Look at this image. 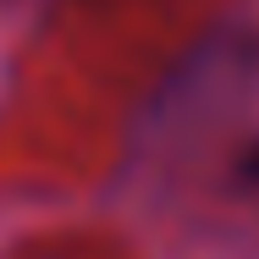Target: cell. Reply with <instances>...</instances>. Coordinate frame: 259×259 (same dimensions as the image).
Segmentation results:
<instances>
[{
    "label": "cell",
    "instance_id": "obj_1",
    "mask_svg": "<svg viewBox=\"0 0 259 259\" xmlns=\"http://www.w3.org/2000/svg\"><path fill=\"white\" fill-rule=\"evenodd\" d=\"M237 177H243L248 188H259V144H248V149L237 155Z\"/></svg>",
    "mask_w": 259,
    "mask_h": 259
}]
</instances>
